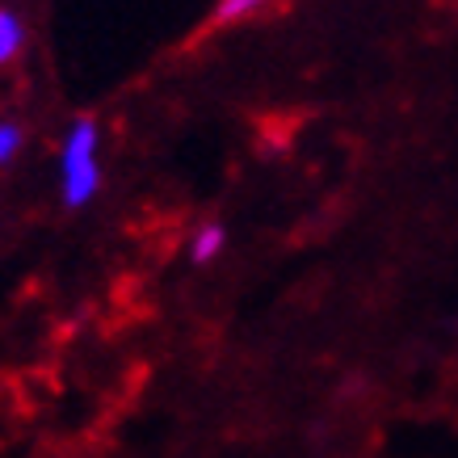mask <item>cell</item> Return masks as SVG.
<instances>
[{
    "label": "cell",
    "instance_id": "6da1fadb",
    "mask_svg": "<svg viewBox=\"0 0 458 458\" xmlns=\"http://www.w3.org/2000/svg\"><path fill=\"white\" fill-rule=\"evenodd\" d=\"M101 168H98V126L89 118H76L64 143V160H59V190H64V207H84L98 194Z\"/></svg>",
    "mask_w": 458,
    "mask_h": 458
},
{
    "label": "cell",
    "instance_id": "7a4b0ae2",
    "mask_svg": "<svg viewBox=\"0 0 458 458\" xmlns=\"http://www.w3.org/2000/svg\"><path fill=\"white\" fill-rule=\"evenodd\" d=\"M21 42H26L21 17H17L13 9H0V68H4L9 59H17V51H21Z\"/></svg>",
    "mask_w": 458,
    "mask_h": 458
},
{
    "label": "cell",
    "instance_id": "5b68a950",
    "mask_svg": "<svg viewBox=\"0 0 458 458\" xmlns=\"http://www.w3.org/2000/svg\"><path fill=\"white\" fill-rule=\"evenodd\" d=\"M265 0H223L219 13H215V21H236V17L252 13V9H261Z\"/></svg>",
    "mask_w": 458,
    "mask_h": 458
},
{
    "label": "cell",
    "instance_id": "3957f363",
    "mask_svg": "<svg viewBox=\"0 0 458 458\" xmlns=\"http://www.w3.org/2000/svg\"><path fill=\"white\" fill-rule=\"evenodd\" d=\"M223 227L219 223H210V227H202V232H198L194 236V261H215V257H219L223 252Z\"/></svg>",
    "mask_w": 458,
    "mask_h": 458
},
{
    "label": "cell",
    "instance_id": "277c9868",
    "mask_svg": "<svg viewBox=\"0 0 458 458\" xmlns=\"http://www.w3.org/2000/svg\"><path fill=\"white\" fill-rule=\"evenodd\" d=\"M21 152V126L17 123H0V168L9 165Z\"/></svg>",
    "mask_w": 458,
    "mask_h": 458
}]
</instances>
